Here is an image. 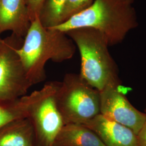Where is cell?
<instances>
[{"label":"cell","mask_w":146,"mask_h":146,"mask_svg":"<svg viewBox=\"0 0 146 146\" xmlns=\"http://www.w3.org/2000/svg\"><path fill=\"white\" fill-rule=\"evenodd\" d=\"M82 125L93 131L106 146H141L137 135L130 128L100 114Z\"/></svg>","instance_id":"8"},{"label":"cell","mask_w":146,"mask_h":146,"mask_svg":"<svg viewBox=\"0 0 146 146\" xmlns=\"http://www.w3.org/2000/svg\"><path fill=\"white\" fill-rule=\"evenodd\" d=\"M31 22L39 17L44 0H27Z\"/></svg>","instance_id":"15"},{"label":"cell","mask_w":146,"mask_h":146,"mask_svg":"<svg viewBox=\"0 0 146 146\" xmlns=\"http://www.w3.org/2000/svg\"><path fill=\"white\" fill-rule=\"evenodd\" d=\"M78 47L81 58L80 75L99 91L119 84L117 68L110 54L104 36L92 28L75 29L66 33Z\"/></svg>","instance_id":"3"},{"label":"cell","mask_w":146,"mask_h":146,"mask_svg":"<svg viewBox=\"0 0 146 146\" xmlns=\"http://www.w3.org/2000/svg\"><path fill=\"white\" fill-rule=\"evenodd\" d=\"M55 98L64 125L84 124L100 114L99 91L80 74H66L60 82Z\"/></svg>","instance_id":"4"},{"label":"cell","mask_w":146,"mask_h":146,"mask_svg":"<svg viewBox=\"0 0 146 146\" xmlns=\"http://www.w3.org/2000/svg\"><path fill=\"white\" fill-rule=\"evenodd\" d=\"M94 1V0H66L62 11L61 24L87 9Z\"/></svg>","instance_id":"14"},{"label":"cell","mask_w":146,"mask_h":146,"mask_svg":"<svg viewBox=\"0 0 146 146\" xmlns=\"http://www.w3.org/2000/svg\"><path fill=\"white\" fill-rule=\"evenodd\" d=\"M75 50V43L66 33L44 27L37 18L31 22L22 46L16 51L34 85L46 80L48 61H67L73 58Z\"/></svg>","instance_id":"1"},{"label":"cell","mask_w":146,"mask_h":146,"mask_svg":"<svg viewBox=\"0 0 146 146\" xmlns=\"http://www.w3.org/2000/svg\"><path fill=\"white\" fill-rule=\"evenodd\" d=\"M119 84H111L100 91V114L130 128L137 135L146 114L137 110L122 93Z\"/></svg>","instance_id":"7"},{"label":"cell","mask_w":146,"mask_h":146,"mask_svg":"<svg viewBox=\"0 0 146 146\" xmlns=\"http://www.w3.org/2000/svg\"><path fill=\"white\" fill-rule=\"evenodd\" d=\"M145 113L146 114V119L144 124L137 134L139 141L141 146H146V108Z\"/></svg>","instance_id":"16"},{"label":"cell","mask_w":146,"mask_h":146,"mask_svg":"<svg viewBox=\"0 0 146 146\" xmlns=\"http://www.w3.org/2000/svg\"><path fill=\"white\" fill-rule=\"evenodd\" d=\"M54 146H106L87 127L80 123H68L58 133Z\"/></svg>","instance_id":"12"},{"label":"cell","mask_w":146,"mask_h":146,"mask_svg":"<svg viewBox=\"0 0 146 146\" xmlns=\"http://www.w3.org/2000/svg\"><path fill=\"white\" fill-rule=\"evenodd\" d=\"M49 84H45L42 88L18 99L0 102V128L13 121L28 117L31 105L46 93Z\"/></svg>","instance_id":"10"},{"label":"cell","mask_w":146,"mask_h":146,"mask_svg":"<svg viewBox=\"0 0 146 146\" xmlns=\"http://www.w3.org/2000/svg\"><path fill=\"white\" fill-rule=\"evenodd\" d=\"M60 82H50L46 93L31 105L28 118L33 125L36 146H54L64 125L56 105L55 95Z\"/></svg>","instance_id":"6"},{"label":"cell","mask_w":146,"mask_h":146,"mask_svg":"<svg viewBox=\"0 0 146 146\" xmlns=\"http://www.w3.org/2000/svg\"><path fill=\"white\" fill-rule=\"evenodd\" d=\"M0 146H36L30 120H15L1 128Z\"/></svg>","instance_id":"11"},{"label":"cell","mask_w":146,"mask_h":146,"mask_svg":"<svg viewBox=\"0 0 146 146\" xmlns=\"http://www.w3.org/2000/svg\"><path fill=\"white\" fill-rule=\"evenodd\" d=\"M22 38L13 35L3 40L0 50V102L25 96L33 86L16 51L23 43Z\"/></svg>","instance_id":"5"},{"label":"cell","mask_w":146,"mask_h":146,"mask_svg":"<svg viewBox=\"0 0 146 146\" xmlns=\"http://www.w3.org/2000/svg\"><path fill=\"white\" fill-rule=\"evenodd\" d=\"M31 22L27 0H0V34L11 31L25 37Z\"/></svg>","instance_id":"9"},{"label":"cell","mask_w":146,"mask_h":146,"mask_svg":"<svg viewBox=\"0 0 146 146\" xmlns=\"http://www.w3.org/2000/svg\"><path fill=\"white\" fill-rule=\"evenodd\" d=\"M135 0H94L86 10L52 28L67 33L78 28L100 31L109 46L119 44L129 31L138 27Z\"/></svg>","instance_id":"2"},{"label":"cell","mask_w":146,"mask_h":146,"mask_svg":"<svg viewBox=\"0 0 146 146\" xmlns=\"http://www.w3.org/2000/svg\"><path fill=\"white\" fill-rule=\"evenodd\" d=\"M0 35H1V34H0ZM3 43V40L2 39V38H1V37H0V50H1V48H2V46Z\"/></svg>","instance_id":"17"},{"label":"cell","mask_w":146,"mask_h":146,"mask_svg":"<svg viewBox=\"0 0 146 146\" xmlns=\"http://www.w3.org/2000/svg\"><path fill=\"white\" fill-rule=\"evenodd\" d=\"M66 0H44L39 15L43 26L52 28L61 24L63 7Z\"/></svg>","instance_id":"13"}]
</instances>
